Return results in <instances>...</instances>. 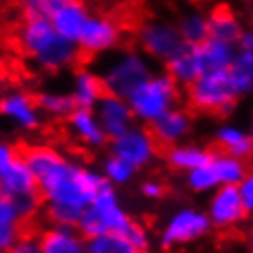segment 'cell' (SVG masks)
Masks as SVG:
<instances>
[{
  "instance_id": "603a6c76",
  "label": "cell",
  "mask_w": 253,
  "mask_h": 253,
  "mask_svg": "<svg viewBox=\"0 0 253 253\" xmlns=\"http://www.w3.org/2000/svg\"><path fill=\"white\" fill-rule=\"evenodd\" d=\"M213 151H209L202 145L195 143H178V145L169 147V151L165 154L167 164L171 165L174 171L189 172L195 171L198 167L209 164Z\"/></svg>"
},
{
  "instance_id": "74e56055",
  "label": "cell",
  "mask_w": 253,
  "mask_h": 253,
  "mask_svg": "<svg viewBox=\"0 0 253 253\" xmlns=\"http://www.w3.org/2000/svg\"><path fill=\"white\" fill-rule=\"evenodd\" d=\"M0 220L7 222V224H19L20 226V218L15 211V206L11 204V200H7L4 196H0Z\"/></svg>"
},
{
  "instance_id": "ac0fdd59",
  "label": "cell",
  "mask_w": 253,
  "mask_h": 253,
  "mask_svg": "<svg viewBox=\"0 0 253 253\" xmlns=\"http://www.w3.org/2000/svg\"><path fill=\"white\" fill-rule=\"evenodd\" d=\"M37 182L19 154V158L7 167V171L0 178V196H4L7 200H17L22 196L37 195Z\"/></svg>"
},
{
  "instance_id": "ba28073f",
  "label": "cell",
  "mask_w": 253,
  "mask_h": 253,
  "mask_svg": "<svg viewBox=\"0 0 253 253\" xmlns=\"http://www.w3.org/2000/svg\"><path fill=\"white\" fill-rule=\"evenodd\" d=\"M158 143L154 141L151 130L141 125H130L125 132L110 139V154L125 160L138 171L156 158Z\"/></svg>"
},
{
  "instance_id": "d4e9b609",
  "label": "cell",
  "mask_w": 253,
  "mask_h": 253,
  "mask_svg": "<svg viewBox=\"0 0 253 253\" xmlns=\"http://www.w3.org/2000/svg\"><path fill=\"white\" fill-rule=\"evenodd\" d=\"M167 76L176 83L178 86H189L191 83H195L200 77V70L196 64L195 51L191 46H185L184 50L178 53L176 57L167 61Z\"/></svg>"
},
{
  "instance_id": "7a4b0ae2",
  "label": "cell",
  "mask_w": 253,
  "mask_h": 253,
  "mask_svg": "<svg viewBox=\"0 0 253 253\" xmlns=\"http://www.w3.org/2000/svg\"><path fill=\"white\" fill-rule=\"evenodd\" d=\"M17 41L20 50L39 68L48 72L74 66L81 53L74 42L61 37L44 17H24V22L17 33Z\"/></svg>"
},
{
  "instance_id": "3957f363",
  "label": "cell",
  "mask_w": 253,
  "mask_h": 253,
  "mask_svg": "<svg viewBox=\"0 0 253 253\" xmlns=\"http://www.w3.org/2000/svg\"><path fill=\"white\" fill-rule=\"evenodd\" d=\"M132 222L134 220L121 206L116 189L107 184L92 198V202L83 209L76 229L84 241H90L107 233L125 235Z\"/></svg>"
},
{
  "instance_id": "f1b7e54d",
  "label": "cell",
  "mask_w": 253,
  "mask_h": 253,
  "mask_svg": "<svg viewBox=\"0 0 253 253\" xmlns=\"http://www.w3.org/2000/svg\"><path fill=\"white\" fill-rule=\"evenodd\" d=\"M86 253H139L125 235L107 233L86 241Z\"/></svg>"
},
{
  "instance_id": "30bf717a",
  "label": "cell",
  "mask_w": 253,
  "mask_h": 253,
  "mask_svg": "<svg viewBox=\"0 0 253 253\" xmlns=\"http://www.w3.org/2000/svg\"><path fill=\"white\" fill-rule=\"evenodd\" d=\"M208 218L211 226L220 229L233 228L241 224L248 216L246 209L242 206L237 185H220L211 193L208 206Z\"/></svg>"
},
{
  "instance_id": "e575fe53",
  "label": "cell",
  "mask_w": 253,
  "mask_h": 253,
  "mask_svg": "<svg viewBox=\"0 0 253 253\" xmlns=\"http://www.w3.org/2000/svg\"><path fill=\"white\" fill-rule=\"evenodd\" d=\"M7 253H41V248H39V242L35 237H30V235L22 237L20 235L15 241V244L7 250Z\"/></svg>"
},
{
  "instance_id": "44dd1931",
  "label": "cell",
  "mask_w": 253,
  "mask_h": 253,
  "mask_svg": "<svg viewBox=\"0 0 253 253\" xmlns=\"http://www.w3.org/2000/svg\"><path fill=\"white\" fill-rule=\"evenodd\" d=\"M216 143L222 147V152H226L229 156L239 160H248L252 158L253 152V138L252 134L244 130L239 125H231V123H224L216 128L215 132Z\"/></svg>"
},
{
  "instance_id": "6da1fadb",
  "label": "cell",
  "mask_w": 253,
  "mask_h": 253,
  "mask_svg": "<svg viewBox=\"0 0 253 253\" xmlns=\"http://www.w3.org/2000/svg\"><path fill=\"white\" fill-rule=\"evenodd\" d=\"M24 160L46 202V216L51 226L76 228L83 209L107 185L101 172L76 164L50 145H33L22 151Z\"/></svg>"
},
{
  "instance_id": "277c9868",
  "label": "cell",
  "mask_w": 253,
  "mask_h": 253,
  "mask_svg": "<svg viewBox=\"0 0 253 253\" xmlns=\"http://www.w3.org/2000/svg\"><path fill=\"white\" fill-rule=\"evenodd\" d=\"M178 97L180 88L167 74H151L128 94L126 103L132 110L134 120L152 125L165 112L176 107Z\"/></svg>"
},
{
  "instance_id": "d6986e66",
  "label": "cell",
  "mask_w": 253,
  "mask_h": 253,
  "mask_svg": "<svg viewBox=\"0 0 253 253\" xmlns=\"http://www.w3.org/2000/svg\"><path fill=\"white\" fill-rule=\"evenodd\" d=\"M68 123L72 134L86 147L101 149L103 145H107V134L92 108H76L68 116Z\"/></svg>"
},
{
  "instance_id": "8d00e7d4",
  "label": "cell",
  "mask_w": 253,
  "mask_h": 253,
  "mask_svg": "<svg viewBox=\"0 0 253 253\" xmlns=\"http://www.w3.org/2000/svg\"><path fill=\"white\" fill-rule=\"evenodd\" d=\"M141 195L149 200H160L165 195V185L160 180H145L141 184Z\"/></svg>"
},
{
  "instance_id": "7bdbcfd3",
  "label": "cell",
  "mask_w": 253,
  "mask_h": 253,
  "mask_svg": "<svg viewBox=\"0 0 253 253\" xmlns=\"http://www.w3.org/2000/svg\"><path fill=\"white\" fill-rule=\"evenodd\" d=\"M4 2H6V0H0V6H2V4H4Z\"/></svg>"
},
{
  "instance_id": "5bb4252c",
  "label": "cell",
  "mask_w": 253,
  "mask_h": 253,
  "mask_svg": "<svg viewBox=\"0 0 253 253\" xmlns=\"http://www.w3.org/2000/svg\"><path fill=\"white\" fill-rule=\"evenodd\" d=\"M151 134L158 145L172 147L182 143L191 132V116L184 108H171L151 125Z\"/></svg>"
},
{
  "instance_id": "60d3db41",
  "label": "cell",
  "mask_w": 253,
  "mask_h": 253,
  "mask_svg": "<svg viewBox=\"0 0 253 253\" xmlns=\"http://www.w3.org/2000/svg\"><path fill=\"white\" fill-rule=\"evenodd\" d=\"M2 84H4V72L0 68V88H2Z\"/></svg>"
},
{
  "instance_id": "ffe728a7",
  "label": "cell",
  "mask_w": 253,
  "mask_h": 253,
  "mask_svg": "<svg viewBox=\"0 0 253 253\" xmlns=\"http://www.w3.org/2000/svg\"><path fill=\"white\" fill-rule=\"evenodd\" d=\"M103 95H105V88H103L101 77L94 74L92 70L83 68L76 72L74 81H72V92L70 97L76 105V108H92L99 103Z\"/></svg>"
},
{
  "instance_id": "484cf974",
  "label": "cell",
  "mask_w": 253,
  "mask_h": 253,
  "mask_svg": "<svg viewBox=\"0 0 253 253\" xmlns=\"http://www.w3.org/2000/svg\"><path fill=\"white\" fill-rule=\"evenodd\" d=\"M228 74L237 94L241 97L250 94L253 90V51L237 50Z\"/></svg>"
},
{
  "instance_id": "4316f807",
  "label": "cell",
  "mask_w": 253,
  "mask_h": 253,
  "mask_svg": "<svg viewBox=\"0 0 253 253\" xmlns=\"http://www.w3.org/2000/svg\"><path fill=\"white\" fill-rule=\"evenodd\" d=\"M35 103L41 114H46L55 120H68V116L76 110V105L70 94H64V92H53V90L41 92L35 97Z\"/></svg>"
},
{
  "instance_id": "8fae6325",
  "label": "cell",
  "mask_w": 253,
  "mask_h": 253,
  "mask_svg": "<svg viewBox=\"0 0 253 253\" xmlns=\"http://www.w3.org/2000/svg\"><path fill=\"white\" fill-rule=\"evenodd\" d=\"M120 39L121 28L118 26L116 20L90 15L76 44L79 48V51H84V53H90V55H97V53L114 50L118 42H120Z\"/></svg>"
},
{
  "instance_id": "9c48e42d",
  "label": "cell",
  "mask_w": 253,
  "mask_h": 253,
  "mask_svg": "<svg viewBox=\"0 0 253 253\" xmlns=\"http://www.w3.org/2000/svg\"><path fill=\"white\" fill-rule=\"evenodd\" d=\"M138 39L141 50L145 51L149 57L162 61V63L171 61L185 48L176 26L164 22V20L145 22L139 28Z\"/></svg>"
},
{
  "instance_id": "83f0119b",
  "label": "cell",
  "mask_w": 253,
  "mask_h": 253,
  "mask_svg": "<svg viewBox=\"0 0 253 253\" xmlns=\"http://www.w3.org/2000/svg\"><path fill=\"white\" fill-rule=\"evenodd\" d=\"M176 30L185 46H198L206 39H209L208 17L202 15L200 11L185 13L178 22Z\"/></svg>"
},
{
  "instance_id": "d590c367",
  "label": "cell",
  "mask_w": 253,
  "mask_h": 253,
  "mask_svg": "<svg viewBox=\"0 0 253 253\" xmlns=\"http://www.w3.org/2000/svg\"><path fill=\"white\" fill-rule=\"evenodd\" d=\"M17 158H19V151L11 143L0 139V178H2V174L7 171V167Z\"/></svg>"
},
{
  "instance_id": "2e32d148",
  "label": "cell",
  "mask_w": 253,
  "mask_h": 253,
  "mask_svg": "<svg viewBox=\"0 0 253 253\" xmlns=\"http://www.w3.org/2000/svg\"><path fill=\"white\" fill-rule=\"evenodd\" d=\"M195 51V59L200 70V76L213 74V72H226L233 63V57L237 53L235 44L220 42L215 39H206L198 46H191Z\"/></svg>"
},
{
  "instance_id": "ab89813d",
  "label": "cell",
  "mask_w": 253,
  "mask_h": 253,
  "mask_svg": "<svg viewBox=\"0 0 253 253\" xmlns=\"http://www.w3.org/2000/svg\"><path fill=\"white\" fill-rule=\"evenodd\" d=\"M237 50H242V51H253V33L252 30H244L241 33V37L237 41V44H235Z\"/></svg>"
},
{
  "instance_id": "d6a6232c",
  "label": "cell",
  "mask_w": 253,
  "mask_h": 253,
  "mask_svg": "<svg viewBox=\"0 0 253 253\" xmlns=\"http://www.w3.org/2000/svg\"><path fill=\"white\" fill-rule=\"evenodd\" d=\"M20 237L19 224H7L0 220V253H7V250Z\"/></svg>"
},
{
  "instance_id": "9a60e30c",
  "label": "cell",
  "mask_w": 253,
  "mask_h": 253,
  "mask_svg": "<svg viewBox=\"0 0 253 253\" xmlns=\"http://www.w3.org/2000/svg\"><path fill=\"white\" fill-rule=\"evenodd\" d=\"M88 17V9L81 0H64L63 4L48 17V20L61 37L68 39L70 42L76 44Z\"/></svg>"
},
{
  "instance_id": "7402d4cb",
  "label": "cell",
  "mask_w": 253,
  "mask_h": 253,
  "mask_svg": "<svg viewBox=\"0 0 253 253\" xmlns=\"http://www.w3.org/2000/svg\"><path fill=\"white\" fill-rule=\"evenodd\" d=\"M208 30L209 39H215V41H220V42H228V44H237L241 33L244 32V26H242L239 17L229 7L220 6L215 7L213 11L209 13Z\"/></svg>"
},
{
  "instance_id": "b9f144b4",
  "label": "cell",
  "mask_w": 253,
  "mask_h": 253,
  "mask_svg": "<svg viewBox=\"0 0 253 253\" xmlns=\"http://www.w3.org/2000/svg\"><path fill=\"white\" fill-rule=\"evenodd\" d=\"M0 39H2V24H0Z\"/></svg>"
},
{
  "instance_id": "4dcf8cb0",
  "label": "cell",
  "mask_w": 253,
  "mask_h": 253,
  "mask_svg": "<svg viewBox=\"0 0 253 253\" xmlns=\"http://www.w3.org/2000/svg\"><path fill=\"white\" fill-rule=\"evenodd\" d=\"M185 182H187V187L193 193H200V195L213 193L218 187V182H216L215 174H213L209 165H204V167H198L195 171L185 172Z\"/></svg>"
},
{
  "instance_id": "e0dca14e",
  "label": "cell",
  "mask_w": 253,
  "mask_h": 253,
  "mask_svg": "<svg viewBox=\"0 0 253 253\" xmlns=\"http://www.w3.org/2000/svg\"><path fill=\"white\" fill-rule=\"evenodd\" d=\"M37 242L41 253H86V241L72 226H50Z\"/></svg>"
},
{
  "instance_id": "1f68e13d",
  "label": "cell",
  "mask_w": 253,
  "mask_h": 253,
  "mask_svg": "<svg viewBox=\"0 0 253 253\" xmlns=\"http://www.w3.org/2000/svg\"><path fill=\"white\" fill-rule=\"evenodd\" d=\"M125 237H126V241L130 242V244H132L139 253L149 252V248H151V235H149V231H147L141 224L132 222V224H130V228L126 229Z\"/></svg>"
},
{
  "instance_id": "836d02e7",
  "label": "cell",
  "mask_w": 253,
  "mask_h": 253,
  "mask_svg": "<svg viewBox=\"0 0 253 253\" xmlns=\"http://www.w3.org/2000/svg\"><path fill=\"white\" fill-rule=\"evenodd\" d=\"M237 193H239V198H241L242 206L246 209V213L250 215L253 209V176L248 174L241 184L237 185Z\"/></svg>"
},
{
  "instance_id": "8992f818",
  "label": "cell",
  "mask_w": 253,
  "mask_h": 253,
  "mask_svg": "<svg viewBox=\"0 0 253 253\" xmlns=\"http://www.w3.org/2000/svg\"><path fill=\"white\" fill-rule=\"evenodd\" d=\"M152 74L151 63L138 51H123L114 57L103 70L101 83L105 94L118 95L126 99L139 83Z\"/></svg>"
},
{
  "instance_id": "f35d334b",
  "label": "cell",
  "mask_w": 253,
  "mask_h": 253,
  "mask_svg": "<svg viewBox=\"0 0 253 253\" xmlns=\"http://www.w3.org/2000/svg\"><path fill=\"white\" fill-rule=\"evenodd\" d=\"M24 17H42L41 15V0H17Z\"/></svg>"
},
{
  "instance_id": "52a82bcc",
  "label": "cell",
  "mask_w": 253,
  "mask_h": 253,
  "mask_svg": "<svg viewBox=\"0 0 253 253\" xmlns=\"http://www.w3.org/2000/svg\"><path fill=\"white\" fill-rule=\"evenodd\" d=\"M211 228L213 226L206 211L195 208H182L174 211L169 216V220L165 222L162 235H160V244L165 250L185 246L195 241H200L211 231Z\"/></svg>"
},
{
  "instance_id": "f546056e",
  "label": "cell",
  "mask_w": 253,
  "mask_h": 253,
  "mask_svg": "<svg viewBox=\"0 0 253 253\" xmlns=\"http://www.w3.org/2000/svg\"><path fill=\"white\" fill-rule=\"evenodd\" d=\"M136 169L130 164H126L125 160L118 158L114 154H110L103 162V176L110 185H125L136 176Z\"/></svg>"
},
{
  "instance_id": "cb8c5ba5",
  "label": "cell",
  "mask_w": 253,
  "mask_h": 253,
  "mask_svg": "<svg viewBox=\"0 0 253 253\" xmlns=\"http://www.w3.org/2000/svg\"><path fill=\"white\" fill-rule=\"evenodd\" d=\"M209 167L215 174L218 187L220 185H239L244 178L250 174L248 162L239 158H233L226 152H213L209 160Z\"/></svg>"
},
{
  "instance_id": "7c38bea8",
  "label": "cell",
  "mask_w": 253,
  "mask_h": 253,
  "mask_svg": "<svg viewBox=\"0 0 253 253\" xmlns=\"http://www.w3.org/2000/svg\"><path fill=\"white\" fill-rule=\"evenodd\" d=\"M0 116L20 130H37L42 125V114L35 97L24 90H13L0 97Z\"/></svg>"
},
{
  "instance_id": "4fadbf2b",
  "label": "cell",
  "mask_w": 253,
  "mask_h": 253,
  "mask_svg": "<svg viewBox=\"0 0 253 253\" xmlns=\"http://www.w3.org/2000/svg\"><path fill=\"white\" fill-rule=\"evenodd\" d=\"M94 112L108 139L120 136L128 126L134 125V116L128 103L126 99L118 97V95L105 94L94 107Z\"/></svg>"
},
{
  "instance_id": "5b68a950",
  "label": "cell",
  "mask_w": 253,
  "mask_h": 253,
  "mask_svg": "<svg viewBox=\"0 0 253 253\" xmlns=\"http://www.w3.org/2000/svg\"><path fill=\"white\" fill-rule=\"evenodd\" d=\"M241 95L226 72L204 74L187 86V101L196 112L228 116L233 112Z\"/></svg>"
}]
</instances>
